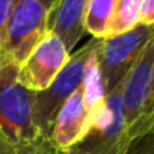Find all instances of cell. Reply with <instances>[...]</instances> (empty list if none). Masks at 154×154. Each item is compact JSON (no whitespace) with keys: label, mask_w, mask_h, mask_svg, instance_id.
<instances>
[{"label":"cell","mask_w":154,"mask_h":154,"mask_svg":"<svg viewBox=\"0 0 154 154\" xmlns=\"http://www.w3.org/2000/svg\"><path fill=\"white\" fill-rule=\"evenodd\" d=\"M97 50L98 45L89 59L83 83L63 103L54 118L50 140L57 152L69 149L86 134L94 112L106 95L97 65Z\"/></svg>","instance_id":"6da1fadb"},{"label":"cell","mask_w":154,"mask_h":154,"mask_svg":"<svg viewBox=\"0 0 154 154\" xmlns=\"http://www.w3.org/2000/svg\"><path fill=\"white\" fill-rule=\"evenodd\" d=\"M98 42H100L98 38H92L77 51L71 53L65 66L54 77V80L50 83V86L44 91L35 92L33 122L38 134L42 139L50 140L51 127L57 112L60 110L63 103L74 94V91L83 83L89 59L95 51Z\"/></svg>","instance_id":"7a4b0ae2"},{"label":"cell","mask_w":154,"mask_h":154,"mask_svg":"<svg viewBox=\"0 0 154 154\" xmlns=\"http://www.w3.org/2000/svg\"><path fill=\"white\" fill-rule=\"evenodd\" d=\"M122 107L128 139L154 133V38L124 79Z\"/></svg>","instance_id":"3957f363"},{"label":"cell","mask_w":154,"mask_h":154,"mask_svg":"<svg viewBox=\"0 0 154 154\" xmlns=\"http://www.w3.org/2000/svg\"><path fill=\"white\" fill-rule=\"evenodd\" d=\"M18 66H0V134L17 145L50 142L42 139L33 122L35 92L17 80Z\"/></svg>","instance_id":"277c9868"},{"label":"cell","mask_w":154,"mask_h":154,"mask_svg":"<svg viewBox=\"0 0 154 154\" xmlns=\"http://www.w3.org/2000/svg\"><path fill=\"white\" fill-rule=\"evenodd\" d=\"M48 11L39 0H15L0 36V66H20L48 33Z\"/></svg>","instance_id":"5b68a950"},{"label":"cell","mask_w":154,"mask_h":154,"mask_svg":"<svg viewBox=\"0 0 154 154\" xmlns=\"http://www.w3.org/2000/svg\"><path fill=\"white\" fill-rule=\"evenodd\" d=\"M122 85L103 97L94 112L92 122L86 134L69 149L57 154H122L128 136L125 131L124 107H122Z\"/></svg>","instance_id":"8992f818"},{"label":"cell","mask_w":154,"mask_h":154,"mask_svg":"<svg viewBox=\"0 0 154 154\" xmlns=\"http://www.w3.org/2000/svg\"><path fill=\"white\" fill-rule=\"evenodd\" d=\"M154 38V26L137 24L131 30L100 39L97 65L104 94H109L127 77L131 66Z\"/></svg>","instance_id":"52a82bcc"},{"label":"cell","mask_w":154,"mask_h":154,"mask_svg":"<svg viewBox=\"0 0 154 154\" xmlns=\"http://www.w3.org/2000/svg\"><path fill=\"white\" fill-rule=\"evenodd\" d=\"M69 54L62 39L48 32L18 66V83L32 92L47 89L65 66Z\"/></svg>","instance_id":"ba28073f"},{"label":"cell","mask_w":154,"mask_h":154,"mask_svg":"<svg viewBox=\"0 0 154 154\" xmlns=\"http://www.w3.org/2000/svg\"><path fill=\"white\" fill-rule=\"evenodd\" d=\"M89 0H57L48 12V32L62 39L68 51L79 44L85 32V14Z\"/></svg>","instance_id":"9c48e42d"},{"label":"cell","mask_w":154,"mask_h":154,"mask_svg":"<svg viewBox=\"0 0 154 154\" xmlns=\"http://www.w3.org/2000/svg\"><path fill=\"white\" fill-rule=\"evenodd\" d=\"M116 2L118 0H89L85 14V32L92 35V38L103 39Z\"/></svg>","instance_id":"30bf717a"},{"label":"cell","mask_w":154,"mask_h":154,"mask_svg":"<svg viewBox=\"0 0 154 154\" xmlns=\"http://www.w3.org/2000/svg\"><path fill=\"white\" fill-rule=\"evenodd\" d=\"M140 0H118L104 38L125 33L139 24Z\"/></svg>","instance_id":"8fae6325"},{"label":"cell","mask_w":154,"mask_h":154,"mask_svg":"<svg viewBox=\"0 0 154 154\" xmlns=\"http://www.w3.org/2000/svg\"><path fill=\"white\" fill-rule=\"evenodd\" d=\"M0 154H57L51 142L35 145H17L0 134Z\"/></svg>","instance_id":"7c38bea8"},{"label":"cell","mask_w":154,"mask_h":154,"mask_svg":"<svg viewBox=\"0 0 154 154\" xmlns=\"http://www.w3.org/2000/svg\"><path fill=\"white\" fill-rule=\"evenodd\" d=\"M122 154H154V133L130 139Z\"/></svg>","instance_id":"4fadbf2b"},{"label":"cell","mask_w":154,"mask_h":154,"mask_svg":"<svg viewBox=\"0 0 154 154\" xmlns=\"http://www.w3.org/2000/svg\"><path fill=\"white\" fill-rule=\"evenodd\" d=\"M139 24L154 26V0H140Z\"/></svg>","instance_id":"5bb4252c"},{"label":"cell","mask_w":154,"mask_h":154,"mask_svg":"<svg viewBox=\"0 0 154 154\" xmlns=\"http://www.w3.org/2000/svg\"><path fill=\"white\" fill-rule=\"evenodd\" d=\"M14 3H15V0H0V36H2L6 21L12 12Z\"/></svg>","instance_id":"9a60e30c"},{"label":"cell","mask_w":154,"mask_h":154,"mask_svg":"<svg viewBox=\"0 0 154 154\" xmlns=\"http://www.w3.org/2000/svg\"><path fill=\"white\" fill-rule=\"evenodd\" d=\"M39 2H41V3L47 8V11L50 12V11H51V8L54 6V3L57 2V0H39Z\"/></svg>","instance_id":"2e32d148"}]
</instances>
